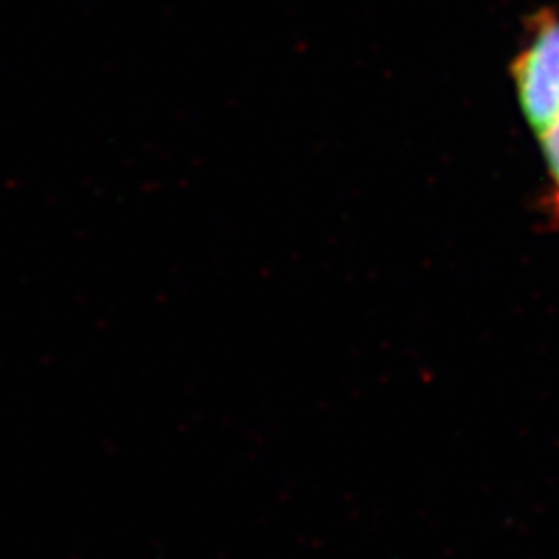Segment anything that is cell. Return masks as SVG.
<instances>
[{"label":"cell","instance_id":"2","mask_svg":"<svg viewBox=\"0 0 559 559\" xmlns=\"http://www.w3.org/2000/svg\"><path fill=\"white\" fill-rule=\"evenodd\" d=\"M539 138L545 158L549 162V168H551L559 187V119L551 127H547L545 131H540Z\"/></svg>","mask_w":559,"mask_h":559},{"label":"cell","instance_id":"1","mask_svg":"<svg viewBox=\"0 0 559 559\" xmlns=\"http://www.w3.org/2000/svg\"><path fill=\"white\" fill-rule=\"evenodd\" d=\"M514 78L528 122L540 133L559 119V20L540 21L522 50Z\"/></svg>","mask_w":559,"mask_h":559}]
</instances>
